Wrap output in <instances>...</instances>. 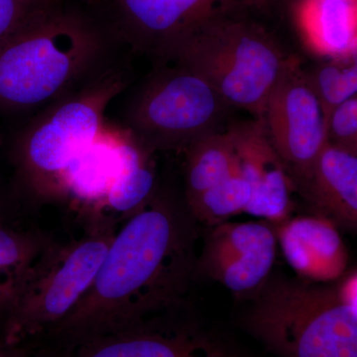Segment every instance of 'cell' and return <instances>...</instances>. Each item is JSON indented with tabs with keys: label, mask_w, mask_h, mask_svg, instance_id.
Wrapping results in <instances>:
<instances>
[{
	"label": "cell",
	"mask_w": 357,
	"mask_h": 357,
	"mask_svg": "<svg viewBox=\"0 0 357 357\" xmlns=\"http://www.w3.org/2000/svg\"><path fill=\"white\" fill-rule=\"evenodd\" d=\"M199 227L184 194L158 185L115 231L88 292L47 337L65 347L185 307Z\"/></svg>",
	"instance_id": "1"
},
{
	"label": "cell",
	"mask_w": 357,
	"mask_h": 357,
	"mask_svg": "<svg viewBox=\"0 0 357 357\" xmlns=\"http://www.w3.org/2000/svg\"><path fill=\"white\" fill-rule=\"evenodd\" d=\"M105 32L76 10L40 4L0 41V109L54 102L105 67Z\"/></svg>",
	"instance_id": "2"
},
{
	"label": "cell",
	"mask_w": 357,
	"mask_h": 357,
	"mask_svg": "<svg viewBox=\"0 0 357 357\" xmlns=\"http://www.w3.org/2000/svg\"><path fill=\"white\" fill-rule=\"evenodd\" d=\"M199 73L230 107L264 114L268 98L293 59L237 8L218 11L174 45L163 58Z\"/></svg>",
	"instance_id": "3"
},
{
	"label": "cell",
	"mask_w": 357,
	"mask_h": 357,
	"mask_svg": "<svg viewBox=\"0 0 357 357\" xmlns=\"http://www.w3.org/2000/svg\"><path fill=\"white\" fill-rule=\"evenodd\" d=\"M245 325L277 357H357V307L333 283L270 275Z\"/></svg>",
	"instance_id": "4"
},
{
	"label": "cell",
	"mask_w": 357,
	"mask_h": 357,
	"mask_svg": "<svg viewBox=\"0 0 357 357\" xmlns=\"http://www.w3.org/2000/svg\"><path fill=\"white\" fill-rule=\"evenodd\" d=\"M115 231L112 223H103L77 241H48L2 324V342L26 344L60 324L88 292Z\"/></svg>",
	"instance_id": "5"
},
{
	"label": "cell",
	"mask_w": 357,
	"mask_h": 357,
	"mask_svg": "<svg viewBox=\"0 0 357 357\" xmlns=\"http://www.w3.org/2000/svg\"><path fill=\"white\" fill-rule=\"evenodd\" d=\"M229 109L199 73L162 61L131 98L126 123L129 132L151 152L185 151L199 138L222 130Z\"/></svg>",
	"instance_id": "6"
},
{
	"label": "cell",
	"mask_w": 357,
	"mask_h": 357,
	"mask_svg": "<svg viewBox=\"0 0 357 357\" xmlns=\"http://www.w3.org/2000/svg\"><path fill=\"white\" fill-rule=\"evenodd\" d=\"M128 83L119 66H105L49 105L30 124L18 148L25 176L40 192H50L61 173L98 137L109 102Z\"/></svg>",
	"instance_id": "7"
},
{
	"label": "cell",
	"mask_w": 357,
	"mask_h": 357,
	"mask_svg": "<svg viewBox=\"0 0 357 357\" xmlns=\"http://www.w3.org/2000/svg\"><path fill=\"white\" fill-rule=\"evenodd\" d=\"M183 307L65 345L56 357H241L215 335L181 318Z\"/></svg>",
	"instance_id": "8"
},
{
	"label": "cell",
	"mask_w": 357,
	"mask_h": 357,
	"mask_svg": "<svg viewBox=\"0 0 357 357\" xmlns=\"http://www.w3.org/2000/svg\"><path fill=\"white\" fill-rule=\"evenodd\" d=\"M261 119L290 180L309 168L326 143L325 112L295 60L270 93Z\"/></svg>",
	"instance_id": "9"
},
{
	"label": "cell",
	"mask_w": 357,
	"mask_h": 357,
	"mask_svg": "<svg viewBox=\"0 0 357 357\" xmlns=\"http://www.w3.org/2000/svg\"><path fill=\"white\" fill-rule=\"evenodd\" d=\"M277 245L274 225L265 220L206 227L197 276L222 284L236 297L251 299L272 274Z\"/></svg>",
	"instance_id": "10"
},
{
	"label": "cell",
	"mask_w": 357,
	"mask_h": 357,
	"mask_svg": "<svg viewBox=\"0 0 357 357\" xmlns=\"http://www.w3.org/2000/svg\"><path fill=\"white\" fill-rule=\"evenodd\" d=\"M150 153L128 129L117 130L105 124L96 140L61 173L49 194L96 213L98 220L114 185Z\"/></svg>",
	"instance_id": "11"
},
{
	"label": "cell",
	"mask_w": 357,
	"mask_h": 357,
	"mask_svg": "<svg viewBox=\"0 0 357 357\" xmlns=\"http://www.w3.org/2000/svg\"><path fill=\"white\" fill-rule=\"evenodd\" d=\"M112 6L122 38L158 61L208 16L237 8L238 0H112Z\"/></svg>",
	"instance_id": "12"
},
{
	"label": "cell",
	"mask_w": 357,
	"mask_h": 357,
	"mask_svg": "<svg viewBox=\"0 0 357 357\" xmlns=\"http://www.w3.org/2000/svg\"><path fill=\"white\" fill-rule=\"evenodd\" d=\"M227 131L234 142L238 172L252 188L245 213L272 225L292 217V184L262 119L234 124Z\"/></svg>",
	"instance_id": "13"
},
{
	"label": "cell",
	"mask_w": 357,
	"mask_h": 357,
	"mask_svg": "<svg viewBox=\"0 0 357 357\" xmlns=\"http://www.w3.org/2000/svg\"><path fill=\"white\" fill-rule=\"evenodd\" d=\"M312 215L340 230L357 229V150L326 142L304 173L290 180Z\"/></svg>",
	"instance_id": "14"
},
{
	"label": "cell",
	"mask_w": 357,
	"mask_h": 357,
	"mask_svg": "<svg viewBox=\"0 0 357 357\" xmlns=\"http://www.w3.org/2000/svg\"><path fill=\"white\" fill-rule=\"evenodd\" d=\"M277 243L297 276L314 283H333L347 271L349 252L340 230L316 215L291 217L274 225Z\"/></svg>",
	"instance_id": "15"
},
{
	"label": "cell",
	"mask_w": 357,
	"mask_h": 357,
	"mask_svg": "<svg viewBox=\"0 0 357 357\" xmlns=\"http://www.w3.org/2000/svg\"><path fill=\"white\" fill-rule=\"evenodd\" d=\"M304 26L317 50L331 58L357 54L356 0H306Z\"/></svg>",
	"instance_id": "16"
},
{
	"label": "cell",
	"mask_w": 357,
	"mask_h": 357,
	"mask_svg": "<svg viewBox=\"0 0 357 357\" xmlns=\"http://www.w3.org/2000/svg\"><path fill=\"white\" fill-rule=\"evenodd\" d=\"M184 152V197L187 204L229 177L237 168L234 142L227 130L204 136Z\"/></svg>",
	"instance_id": "17"
},
{
	"label": "cell",
	"mask_w": 357,
	"mask_h": 357,
	"mask_svg": "<svg viewBox=\"0 0 357 357\" xmlns=\"http://www.w3.org/2000/svg\"><path fill=\"white\" fill-rule=\"evenodd\" d=\"M48 241L0 223V321L10 312L30 268Z\"/></svg>",
	"instance_id": "18"
},
{
	"label": "cell",
	"mask_w": 357,
	"mask_h": 357,
	"mask_svg": "<svg viewBox=\"0 0 357 357\" xmlns=\"http://www.w3.org/2000/svg\"><path fill=\"white\" fill-rule=\"evenodd\" d=\"M251 195L252 188L236 168L229 177L199 195L188 206L199 225L211 227L245 213Z\"/></svg>",
	"instance_id": "19"
},
{
	"label": "cell",
	"mask_w": 357,
	"mask_h": 357,
	"mask_svg": "<svg viewBox=\"0 0 357 357\" xmlns=\"http://www.w3.org/2000/svg\"><path fill=\"white\" fill-rule=\"evenodd\" d=\"M307 83L328 114L340 103L357 96V56L332 58L306 72Z\"/></svg>",
	"instance_id": "20"
},
{
	"label": "cell",
	"mask_w": 357,
	"mask_h": 357,
	"mask_svg": "<svg viewBox=\"0 0 357 357\" xmlns=\"http://www.w3.org/2000/svg\"><path fill=\"white\" fill-rule=\"evenodd\" d=\"M326 142L357 150V96L335 107L326 116Z\"/></svg>",
	"instance_id": "21"
},
{
	"label": "cell",
	"mask_w": 357,
	"mask_h": 357,
	"mask_svg": "<svg viewBox=\"0 0 357 357\" xmlns=\"http://www.w3.org/2000/svg\"><path fill=\"white\" fill-rule=\"evenodd\" d=\"M38 6L32 0H0V41L15 31Z\"/></svg>",
	"instance_id": "22"
},
{
	"label": "cell",
	"mask_w": 357,
	"mask_h": 357,
	"mask_svg": "<svg viewBox=\"0 0 357 357\" xmlns=\"http://www.w3.org/2000/svg\"><path fill=\"white\" fill-rule=\"evenodd\" d=\"M0 357H56V351H34L23 345H9L0 342Z\"/></svg>",
	"instance_id": "23"
},
{
	"label": "cell",
	"mask_w": 357,
	"mask_h": 357,
	"mask_svg": "<svg viewBox=\"0 0 357 357\" xmlns=\"http://www.w3.org/2000/svg\"><path fill=\"white\" fill-rule=\"evenodd\" d=\"M52 1H54V0H37L39 4H48L51 3Z\"/></svg>",
	"instance_id": "24"
},
{
	"label": "cell",
	"mask_w": 357,
	"mask_h": 357,
	"mask_svg": "<svg viewBox=\"0 0 357 357\" xmlns=\"http://www.w3.org/2000/svg\"><path fill=\"white\" fill-rule=\"evenodd\" d=\"M32 1H34L35 3L39 4L38 2H37V0H32Z\"/></svg>",
	"instance_id": "25"
}]
</instances>
